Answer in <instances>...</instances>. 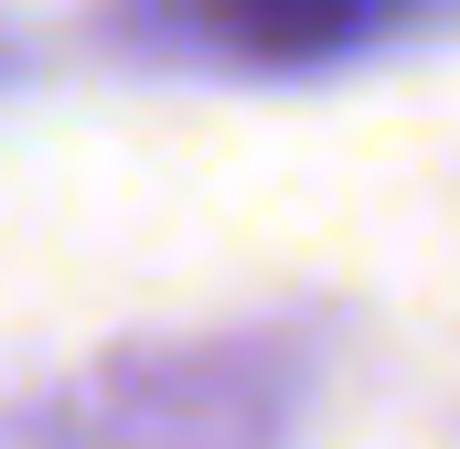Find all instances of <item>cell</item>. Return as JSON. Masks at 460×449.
Returning a JSON list of instances; mask_svg holds the SVG:
<instances>
[{"mask_svg":"<svg viewBox=\"0 0 460 449\" xmlns=\"http://www.w3.org/2000/svg\"><path fill=\"white\" fill-rule=\"evenodd\" d=\"M418 0H193V22L257 54V65H311V54H353L375 32H396Z\"/></svg>","mask_w":460,"mask_h":449,"instance_id":"1","label":"cell"}]
</instances>
